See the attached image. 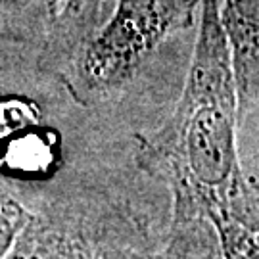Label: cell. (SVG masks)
Masks as SVG:
<instances>
[{"label":"cell","instance_id":"5","mask_svg":"<svg viewBox=\"0 0 259 259\" xmlns=\"http://www.w3.org/2000/svg\"><path fill=\"white\" fill-rule=\"evenodd\" d=\"M171 196L163 234L144 259H221L217 232L204 209L183 188H167Z\"/></svg>","mask_w":259,"mask_h":259},{"label":"cell","instance_id":"8","mask_svg":"<svg viewBox=\"0 0 259 259\" xmlns=\"http://www.w3.org/2000/svg\"><path fill=\"white\" fill-rule=\"evenodd\" d=\"M217 232L221 259H259V227L242 223H223Z\"/></svg>","mask_w":259,"mask_h":259},{"label":"cell","instance_id":"9","mask_svg":"<svg viewBox=\"0 0 259 259\" xmlns=\"http://www.w3.org/2000/svg\"><path fill=\"white\" fill-rule=\"evenodd\" d=\"M29 217V207L18 192L0 177V259L8 253L18 232Z\"/></svg>","mask_w":259,"mask_h":259},{"label":"cell","instance_id":"10","mask_svg":"<svg viewBox=\"0 0 259 259\" xmlns=\"http://www.w3.org/2000/svg\"><path fill=\"white\" fill-rule=\"evenodd\" d=\"M18 12L27 16L42 33H47V42L62 14L65 0H12Z\"/></svg>","mask_w":259,"mask_h":259},{"label":"cell","instance_id":"7","mask_svg":"<svg viewBox=\"0 0 259 259\" xmlns=\"http://www.w3.org/2000/svg\"><path fill=\"white\" fill-rule=\"evenodd\" d=\"M45 47L47 38L33 23L0 8V81L21 75L40 77L38 64Z\"/></svg>","mask_w":259,"mask_h":259},{"label":"cell","instance_id":"2","mask_svg":"<svg viewBox=\"0 0 259 259\" xmlns=\"http://www.w3.org/2000/svg\"><path fill=\"white\" fill-rule=\"evenodd\" d=\"M27 207L4 259H144L167 223H157L129 185L83 173L35 196Z\"/></svg>","mask_w":259,"mask_h":259},{"label":"cell","instance_id":"3","mask_svg":"<svg viewBox=\"0 0 259 259\" xmlns=\"http://www.w3.org/2000/svg\"><path fill=\"white\" fill-rule=\"evenodd\" d=\"M200 0H113L110 18L84 40L60 83L81 106L123 93L169 38L196 23Z\"/></svg>","mask_w":259,"mask_h":259},{"label":"cell","instance_id":"1","mask_svg":"<svg viewBox=\"0 0 259 259\" xmlns=\"http://www.w3.org/2000/svg\"><path fill=\"white\" fill-rule=\"evenodd\" d=\"M196 23L183 93L171 115L139 139L135 165L165 190H186L213 227H259L257 177L240 157L236 84L217 0H200Z\"/></svg>","mask_w":259,"mask_h":259},{"label":"cell","instance_id":"4","mask_svg":"<svg viewBox=\"0 0 259 259\" xmlns=\"http://www.w3.org/2000/svg\"><path fill=\"white\" fill-rule=\"evenodd\" d=\"M236 84V127L257 135L259 113V0H217Z\"/></svg>","mask_w":259,"mask_h":259},{"label":"cell","instance_id":"6","mask_svg":"<svg viewBox=\"0 0 259 259\" xmlns=\"http://www.w3.org/2000/svg\"><path fill=\"white\" fill-rule=\"evenodd\" d=\"M108 0H65L40 60V73L58 79L84 40L102 23Z\"/></svg>","mask_w":259,"mask_h":259}]
</instances>
